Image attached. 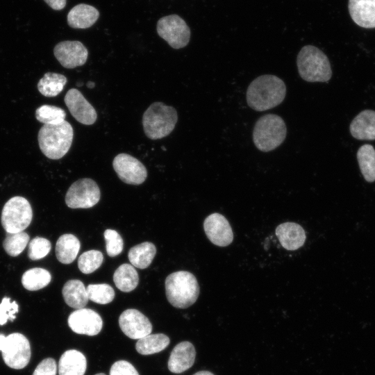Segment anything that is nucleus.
I'll return each instance as SVG.
<instances>
[{"instance_id": "obj_23", "label": "nucleus", "mask_w": 375, "mask_h": 375, "mask_svg": "<svg viewBox=\"0 0 375 375\" xmlns=\"http://www.w3.org/2000/svg\"><path fill=\"white\" fill-rule=\"evenodd\" d=\"M62 294L65 303L76 310L83 308L89 300L86 288L82 281L77 279L67 281Z\"/></svg>"}, {"instance_id": "obj_42", "label": "nucleus", "mask_w": 375, "mask_h": 375, "mask_svg": "<svg viewBox=\"0 0 375 375\" xmlns=\"http://www.w3.org/2000/svg\"><path fill=\"white\" fill-rule=\"evenodd\" d=\"M193 375H214V374L208 371H200L195 373Z\"/></svg>"}, {"instance_id": "obj_7", "label": "nucleus", "mask_w": 375, "mask_h": 375, "mask_svg": "<svg viewBox=\"0 0 375 375\" xmlns=\"http://www.w3.org/2000/svg\"><path fill=\"white\" fill-rule=\"evenodd\" d=\"M33 211L31 204L24 197H14L4 205L1 222L8 233L22 232L31 224Z\"/></svg>"}, {"instance_id": "obj_29", "label": "nucleus", "mask_w": 375, "mask_h": 375, "mask_svg": "<svg viewBox=\"0 0 375 375\" xmlns=\"http://www.w3.org/2000/svg\"><path fill=\"white\" fill-rule=\"evenodd\" d=\"M360 171L367 182L375 181V149L371 144L361 146L357 152Z\"/></svg>"}, {"instance_id": "obj_25", "label": "nucleus", "mask_w": 375, "mask_h": 375, "mask_svg": "<svg viewBox=\"0 0 375 375\" xmlns=\"http://www.w3.org/2000/svg\"><path fill=\"white\" fill-rule=\"evenodd\" d=\"M156 253L155 245L151 242H144L131 247L128 257L133 267L145 269L151 265Z\"/></svg>"}, {"instance_id": "obj_40", "label": "nucleus", "mask_w": 375, "mask_h": 375, "mask_svg": "<svg viewBox=\"0 0 375 375\" xmlns=\"http://www.w3.org/2000/svg\"><path fill=\"white\" fill-rule=\"evenodd\" d=\"M44 2L52 9L60 10L63 9L67 3V0H44Z\"/></svg>"}, {"instance_id": "obj_13", "label": "nucleus", "mask_w": 375, "mask_h": 375, "mask_svg": "<svg viewBox=\"0 0 375 375\" xmlns=\"http://www.w3.org/2000/svg\"><path fill=\"white\" fill-rule=\"evenodd\" d=\"M68 325L78 334L93 336L97 335L103 326L101 316L90 308L77 309L68 317Z\"/></svg>"}, {"instance_id": "obj_26", "label": "nucleus", "mask_w": 375, "mask_h": 375, "mask_svg": "<svg viewBox=\"0 0 375 375\" xmlns=\"http://www.w3.org/2000/svg\"><path fill=\"white\" fill-rule=\"evenodd\" d=\"M113 281L119 290L129 292L138 286L139 276L132 265L124 263L115 270Z\"/></svg>"}, {"instance_id": "obj_6", "label": "nucleus", "mask_w": 375, "mask_h": 375, "mask_svg": "<svg viewBox=\"0 0 375 375\" xmlns=\"http://www.w3.org/2000/svg\"><path fill=\"white\" fill-rule=\"evenodd\" d=\"M287 128L283 118L275 114H267L256 122L253 131V141L258 149L271 151L285 140Z\"/></svg>"}, {"instance_id": "obj_38", "label": "nucleus", "mask_w": 375, "mask_h": 375, "mask_svg": "<svg viewBox=\"0 0 375 375\" xmlns=\"http://www.w3.org/2000/svg\"><path fill=\"white\" fill-rule=\"evenodd\" d=\"M110 375H139V374L128 361L118 360L111 366Z\"/></svg>"}, {"instance_id": "obj_9", "label": "nucleus", "mask_w": 375, "mask_h": 375, "mask_svg": "<svg viewBox=\"0 0 375 375\" xmlns=\"http://www.w3.org/2000/svg\"><path fill=\"white\" fill-rule=\"evenodd\" d=\"M157 33L174 49L185 47L190 38V31L186 22L177 15L160 18L157 23Z\"/></svg>"}, {"instance_id": "obj_1", "label": "nucleus", "mask_w": 375, "mask_h": 375, "mask_svg": "<svg viewBox=\"0 0 375 375\" xmlns=\"http://www.w3.org/2000/svg\"><path fill=\"white\" fill-rule=\"evenodd\" d=\"M286 94L282 79L272 74L255 78L249 85L246 99L248 106L256 111H265L281 104Z\"/></svg>"}, {"instance_id": "obj_11", "label": "nucleus", "mask_w": 375, "mask_h": 375, "mask_svg": "<svg viewBox=\"0 0 375 375\" xmlns=\"http://www.w3.org/2000/svg\"><path fill=\"white\" fill-rule=\"evenodd\" d=\"M112 167L118 177L124 183L131 185H140L147 177V171L144 165L135 157L127 153L117 155Z\"/></svg>"}, {"instance_id": "obj_31", "label": "nucleus", "mask_w": 375, "mask_h": 375, "mask_svg": "<svg viewBox=\"0 0 375 375\" xmlns=\"http://www.w3.org/2000/svg\"><path fill=\"white\" fill-rule=\"evenodd\" d=\"M65 111L55 106L42 105L35 110L36 119L44 124H58L65 120Z\"/></svg>"}, {"instance_id": "obj_27", "label": "nucleus", "mask_w": 375, "mask_h": 375, "mask_svg": "<svg viewBox=\"0 0 375 375\" xmlns=\"http://www.w3.org/2000/svg\"><path fill=\"white\" fill-rule=\"evenodd\" d=\"M67 81V78L61 74L47 72L40 79L37 87L44 97H54L62 91Z\"/></svg>"}, {"instance_id": "obj_22", "label": "nucleus", "mask_w": 375, "mask_h": 375, "mask_svg": "<svg viewBox=\"0 0 375 375\" xmlns=\"http://www.w3.org/2000/svg\"><path fill=\"white\" fill-rule=\"evenodd\" d=\"M87 367L85 356L74 349L66 351L58 363L59 375H84Z\"/></svg>"}, {"instance_id": "obj_20", "label": "nucleus", "mask_w": 375, "mask_h": 375, "mask_svg": "<svg viewBox=\"0 0 375 375\" xmlns=\"http://www.w3.org/2000/svg\"><path fill=\"white\" fill-rule=\"evenodd\" d=\"M351 135L357 140H375V111L365 110L360 112L351 122Z\"/></svg>"}, {"instance_id": "obj_16", "label": "nucleus", "mask_w": 375, "mask_h": 375, "mask_svg": "<svg viewBox=\"0 0 375 375\" xmlns=\"http://www.w3.org/2000/svg\"><path fill=\"white\" fill-rule=\"evenodd\" d=\"M203 228L210 241L217 246H228L233 240L232 228L228 220L221 214L208 215L204 220Z\"/></svg>"}, {"instance_id": "obj_17", "label": "nucleus", "mask_w": 375, "mask_h": 375, "mask_svg": "<svg viewBox=\"0 0 375 375\" xmlns=\"http://www.w3.org/2000/svg\"><path fill=\"white\" fill-rule=\"evenodd\" d=\"M195 356L193 344L188 341L181 342L171 352L167 363L168 369L172 373H182L193 365Z\"/></svg>"}, {"instance_id": "obj_35", "label": "nucleus", "mask_w": 375, "mask_h": 375, "mask_svg": "<svg viewBox=\"0 0 375 375\" xmlns=\"http://www.w3.org/2000/svg\"><path fill=\"white\" fill-rule=\"evenodd\" d=\"M51 248V243L47 239L36 237L29 242L28 257L33 260L41 259L49 253Z\"/></svg>"}, {"instance_id": "obj_30", "label": "nucleus", "mask_w": 375, "mask_h": 375, "mask_svg": "<svg viewBox=\"0 0 375 375\" xmlns=\"http://www.w3.org/2000/svg\"><path fill=\"white\" fill-rule=\"evenodd\" d=\"M51 274L44 269L35 267L25 272L22 283L29 291H35L46 287L51 281Z\"/></svg>"}, {"instance_id": "obj_34", "label": "nucleus", "mask_w": 375, "mask_h": 375, "mask_svg": "<svg viewBox=\"0 0 375 375\" xmlns=\"http://www.w3.org/2000/svg\"><path fill=\"white\" fill-rule=\"evenodd\" d=\"M103 256L97 250H89L83 253L78 258V267L85 274L96 271L102 264Z\"/></svg>"}, {"instance_id": "obj_39", "label": "nucleus", "mask_w": 375, "mask_h": 375, "mask_svg": "<svg viewBox=\"0 0 375 375\" xmlns=\"http://www.w3.org/2000/svg\"><path fill=\"white\" fill-rule=\"evenodd\" d=\"M57 365L54 359L42 360L36 367L33 375H56Z\"/></svg>"}, {"instance_id": "obj_10", "label": "nucleus", "mask_w": 375, "mask_h": 375, "mask_svg": "<svg viewBox=\"0 0 375 375\" xmlns=\"http://www.w3.org/2000/svg\"><path fill=\"white\" fill-rule=\"evenodd\" d=\"M1 352L4 362L15 369L25 367L31 354L28 339L19 333H13L6 337Z\"/></svg>"}, {"instance_id": "obj_41", "label": "nucleus", "mask_w": 375, "mask_h": 375, "mask_svg": "<svg viewBox=\"0 0 375 375\" xmlns=\"http://www.w3.org/2000/svg\"><path fill=\"white\" fill-rule=\"evenodd\" d=\"M6 337L3 334H0V351H1L3 347V345H4V343H5V340H6Z\"/></svg>"}, {"instance_id": "obj_32", "label": "nucleus", "mask_w": 375, "mask_h": 375, "mask_svg": "<svg viewBox=\"0 0 375 375\" xmlns=\"http://www.w3.org/2000/svg\"><path fill=\"white\" fill-rule=\"evenodd\" d=\"M29 242V235L25 232L6 233L3 246L6 252L10 256L19 255Z\"/></svg>"}, {"instance_id": "obj_24", "label": "nucleus", "mask_w": 375, "mask_h": 375, "mask_svg": "<svg viewBox=\"0 0 375 375\" xmlns=\"http://www.w3.org/2000/svg\"><path fill=\"white\" fill-rule=\"evenodd\" d=\"M81 243L72 234H64L60 236L56 244V255L59 262L70 264L76 258Z\"/></svg>"}, {"instance_id": "obj_5", "label": "nucleus", "mask_w": 375, "mask_h": 375, "mask_svg": "<svg viewBox=\"0 0 375 375\" xmlns=\"http://www.w3.org/2000/svg\"><path fill=\"white\" fill-rule=\"evenodd\" d=\"M178 121L176 109L162 102L151 104L142 116V126L147 137L151 140L161 139L174 130Z\"/></svg>"}, {"instance_id": "obj_18", "label": "nucleus", "mask_w": 375, "mask_h": 375, "mask_svg": "<svg viewBox=\"0 0 375 375\" xmlns=\"http://www.w3.org/2000/svg\"><path fill=\"white\" fill-rule=\"evenodd\" d=\"M349 11L359 26L375 28V0H349Z\"/></svg>"}, {"instance_id": "obj_4", "label": "nucleus", "mask_w": 375, "mask_h": 375, "mask_svg": "<svg viewBox=\"0 0 375 375\" xmlns=\"http://www.w3.org/2000/svg\"><path fill=\"white\" fill-rule=\"evenodd\" d=\"M297 65L301 78L307 82H328L332 76L328 57L312 45H306L300 50Z\"/></svg>"}, {"instance_id": "obj_44", "label": "nucleus", "mask_w": 375, "mask_h": 375, "mask_svg": "<svg viewBox=\"0 0 375 375\" xmlns=\"http://www.w3.org/2000/svg\"><path fill=\"white\" fill-rule=\"evenodd\" d=\"M95 375H106V374H103V373H99V374H95Z\"/></svg>"}, {"instance_id": "obj_3", "label": "nucleus", "mask_w": 375, "mask_h": 375, "mask_svg": "<svg viewBox=\"0 0 375 375\" xmlns=\"http://www.w3.org/2000/svg\"><path fill=\"white\" fill-rule=\"evenodd\" d=\"M165 293L168 301L174 307L186 308L197 301L199 285L192 273L187 271L175 272L165 279Z\"/></svg>"}, {"instance_id": "obj_36", "label": "nucleus", "mask_w": 375, "mask_h": 375, "mask_svg": "<svg viewBox=\"0 0 375 375\" xmlns=\"http://www.w3.org/2000/svg\"><path fill=\"white\" fill-rule=\"evenodd\" d=\"M107 254L115 257L120 254L123 250L124 242L121 235L115 230L106 229L104 231Z\"/></svg>"}, {"instance_id": "obj_33", "label": "nucleus", "mask_w": 375, "mask_h": 375, "mask_svg": "<svg viewBox=\"0 0 375 375\" xmlns=\"http://www.w3.org/2000/svg\"><path fill=\"white\" fill-rule=\"evenodd\" d=\"M88 299L94 303L107 304L115 297V291L108 284H90L86 288Z\"/></svg>"}, {"instance_id": "obj_19", "label": "nucleus", "mask_w": 375, "mask_h": 375, "mask_svg": "<svg viewBox=\"0 0 375 375\" xmlns=\"http://www.w3.org/2000/svg\"><path fill=\"white\" fill-rule=\"evenodd\" d=\"M276 235L282 247L290 251L301 247L306 238L303 228L293 222L280 224L276 229Z\"/></svg>"}, {"instance_id": "obj_37", "label": "nucleus", "mask_w": 375, "mask_h": 375, "mask_svg": "<svg viewBox=\"0 0 375 375\" xmlns=\"http://www.w3.org/2000/svg\"><path fill=\"white\" fill-rule=\"evenodd\" d=\"M18 311L19 306L15 301H11L9 297H3L0 303V325L5 324L8 320L13 321Z\"/></svg>"}, {"instance_id": "obj_43", "label": "nucleus", "mask_w": 375, "mask_h": 375, "mask_svg": "<svg viewBox=\"0 0 375 375\" xmlns=\"http://www.w3.org/2000/svg\"><path fill=\"white\" fill-rule=\"evenodd\" d=\"M87 86H88V88H92L93 87H94V83L91 82V81H89V82L87 83Z\"/></svg>"}, {"instance_id": "obj_12", "label": "nucleus", "mask_w": 375, "mask_h": 375, "mask_svg": "<svg viewBox=\"0 0 375 375\" xmlns=\"http://www.w3.org/2000/svg\"><path fill=\"white\" fill-rule=\"evenodd\" d=\"M53 54L62 67L73 69L86 62L88 51L81 42L66 40L55 46Z\"/></svg>"}, {"instance_id": "obj_21", "label": "nucleus", "mask_w": 375, "mask_h": 375, "mask_svg": "<svg viewBox=\"0 0 375 375\" xmlns=\"http://www.w3.org/2000/svg\"><path fill=\"white\" fill-rule=\"evenodd\" d=\"M99 12L92 6L80 3L73 7L67 14L68 25L73 28H88L98 19Z\"/></svg>"}, {"instance_id": "obj_28", "label": "nucleus", "mask_w": 375, "mask_h": 375, "mask_svg": "<svg viewBox=\"0 0 375 375\" xmlns=\"http://www.w3.org/2000/svg\"><path fill=\"white\" fill-rule=\"evenodd\" d=\"M169 342V338L165 334H149L138 340L135 349L142 355L153 354L164 350Z\"/></svg>"}, {"instance_id": "obj_8", "label": "nucleus", "mask_w": 375, "mask_h": 375, "mask_svg": "<svg viewBox=\"0 0 375 375\" xmlns=\"http://www.w3.org/2000/svg\"><path fill=\"white\" fill-rule=\"evenodd\" d=\"M101 197L97 183L88 178L75 181L65 195V203L71 208H89L96 205Z\"/></svg>"}, {"instance_id": "obj_14", "label": "nucleus", "mask_w": 375, "mask_h": 375, "mask_svg": "<svg viewBox=\"0 0 375 375\" xmlns=\"http://www.w3.org/2000/svg\"><path fill=\"white\" fill-rule=\"evenodd\" d=\"M119 325L122 332L128 338L139 340L152 331L149 319L136 309H127L119 317Z\"/></svg>"}, {"instance_id": "obj_15", "label": "nucleus", "mask_w": 375, "mask_h": 375, "mask_svg": "<svg viewBox=\"0 0 375 375\" xmlns=\"http://www.w3.org/2000/svg\"><path fill=\"white\" fill-rule=\"evenodd\" d=\"M64 101L71 115L81 124L92 125L96 122L97 114L94 108L77 89L69 90Z\"/></svg>"}, {"instance_id": "obj_2", "label": "nucleus", "mask_w": 375, "mask_h": 375, "mask_svg": "<svg viewBox=\"0 0 375 375\" xmlns=\"http://www.w3.org/2000/svg\"><path fill=\"white\" fill-rule=\"evenodd\" d=\"M73 137V128L65 120L58 124H44L38 135L40 149L48 158L58 160L69 150Z\"/></svg>"}]
</instances>
